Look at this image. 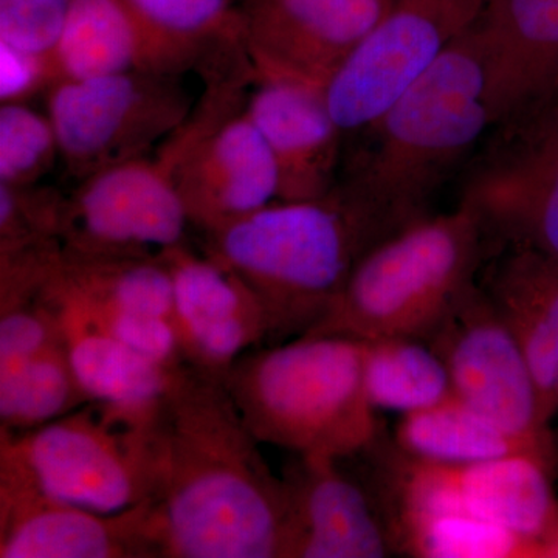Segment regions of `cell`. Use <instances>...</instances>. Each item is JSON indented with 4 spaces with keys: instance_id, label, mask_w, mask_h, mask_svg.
Returning <instances> with one entry per match:
<instances>
[{
    "instance_id": "1",
    "label": "cell",
    "mask_w": 558,
    "mask_h": 558,
    "mask_svg": "<svg viewBox=\"0 0 558 558\" xmlns=\"http://www.w3.org/2000/svg\"><path fill=\"white\" fill-rule=\"evenodd\" d=\"M156 433L161 558H284L288 486L222 379L186 363L175 368Z\"/></svg>"
},
{
    "instance_id": "2",
    "label": "cell",
    "mask_w": 558,
    "mask_h": 558,
    "mask_svg": "<svg viewBox=\"0 0 558 558\" xmlns=\"http://www.w3.org/2000/svg\"><path fill=\"white\" fill-rule=\"evenodd\" d=\"M494 124L473 25L363 131L368 142L339 183L402 229L428 215L440 186Z\"/></svg>"
},
{
    "instance_id": "3",
    "label": "cell",
    "mask_w": 558,
    "mask_h": 558,
    "mask_svg": "<svg viewBox=\"0 0 558 558\" xmlns=\"http://www.w3.org/2000/svg\"><path fill=\"white\" fill-rule=\"evenodd\" d=\"M343 185L312 201H277L215 233L204 252L259 296L270 336H303L339 299L363 256L399 231Z\"/></svg>"
},
{
    "instance_id": "4",
    "label": "cell",
    "mask_w": 558,
    "mask_h": 558,
    "mask_svg": "<svg viewBox=\"0 0 558 558\" xmlns=\"http://www.w3.org/2000/svg\"><path fill=\"white\" fill-rule=\"evenodd\" d=\"M363 355L360 340L300 336L245 352L222 380L260 444L296 457L354 458L379 439Z\"/></svg>"
},
{
    "instance_id": "5",
    "label": "cell",
    "mask_w": 558,
    "mask_h": 558,
    "mask_svg": "<svg viewBox=\"0 0 558 558\" xmlns=\"http://www.w3.org/2000/svg\"><path fill=\"white\" fill-rule=\"evenodd\" d=\"M488 250L464 205L414 220L363 256L339 299L303 336L427 341L478 284Z\"/></svg>"
},
{
    "instance_id": "6",
    "label": "cell",
    "mask_w": 558,
    "mask_h": 558,
    "mask_svg": "<svg viewBox=\"0 0 558 558\" xmlns=\"http://www.w3.org/2000/svg\"><path fill=\"white\" fill-rule=\"evenodd\" d=\"M156 422L87 402L43 427L0 428V462L50 497L95 512H124L159 494Z\"/></svg>"
},
{
    "instance_id": "7",
    "label": "cell",
    "mask_w": 558,
    "mask_h": 558,
    "mask_svg": "<svg viewBox=\"0 0 558 558\" xmlns=\"http://www.w3.org/2000/svg\"><path fill=\"white\" fill-rule=\"evenodd\" d=\"M381 465L376 499L385 523L409 513H462L520 535L542 558H558V502L543 459L513 454L447 464L395 447Z\"/></svg>"
},
{
    "instance_id": "8",
    "label": "cell",
    "mask_w": 558,
    "mask_h": 558,
    "mask_svg": "<svg viewBox=\"0 0 558 558\" xmlns=\"http://www.w3.org/2000/svg\"><path fill=\"white\" fill-rule=\"evenodd\" d=\"M183 76L135 70L51 84L46 112L70 179L78 183L159 148L196 106Z\"/></svg>"
},
{
    "instance_id": "9",
    "label": "cell",
    "mask_w": 558,
    "mask_h": 558,
    "mask_svg": "<svg viewBox=\"0 0 558 558\" xmlns=\"http://www.w3.org/2000/svg\"><path fill=\"white\" fill-rule=\"evenodd\" d=\"M179 128L183 153L175 183L191 227L215 233L279 199L277 161L245 112L250 76L222 73Z\"/></svg>"
},
{
    "instance_id": "10",
    "label": "cell",
    "mask_w": 558,
    "mask_h": 558,
    "mask_svg": "<svg viewBox=\"0 0 558 558\" xmlns=\"http://www.w3.org/2000/svg\"><path fill=\"white\" fill-rule=\"evenodd\" d=\"M494 128L470 161L459 205L490 247L558 256V98H539Z\"/></svg>"
},
{
    "instance_id": "11",
    "label": "cell",
    "mask_w": 558,
    "mask_h": 558,
    "mask_svg": "<svg viewBox=\"0 0 558 558\" xmlns=\"http://www.w3.org/2000/svg\"><path fill=\"white\" fill-rule=\"evenodd\" d=\"M178 135L148 154L81 180L68 196L61 244L84 256L145 258L183 244L190 226L175 171Z\"/></svg>"
},
{
    "instance_id": "12",
    "label": "cell",
    "mask_w": 558,
    "mask_h": 558,
    "mask_svg": "<svg viewBox=\"0 0 558 558\" xmlns=\"http://www.w3.org/2000/svg\"><path fill=\"white\" fill-rule=\"evenodd\" d=\"M486 0H392L325 86L343 134L363 132L478 22Z\"/></svg>"
},
{
    "instance_id": "13",
    "label": "cell",
    "mask_w": 558,
    "mask_h": 558,
    "mask_svg": "<svg viewBox=\"0 0 558 558\" xmlns=\"http://www.w3.org/2000/svg\"><path fill=\"white\" fill-rule=\"evenodd\" d=\"M427 343L446 363L458 399L510 433L550 440L527 360L480 282Z\"/></svg>"
},
{
    "instance_id": "14",
    "label": "cell",
    "mask_w": 558,
    "mask_h": 558,
    "mask_svg": "<svg viewBox=\"0 0 558 558\" xmlns=\"http://www.w3.org/2000/svg\"><path fill=\"white\" fill-rule=\"evenodd\" d=\"M154 502L95 512L0 462V558H161Z\"/></svg>"
},
{
    "instance_id": "15",
    "label": "cell",
    "mask_w": 558,
    "mask_h": 558,
    "mask_svg": "<svg viewBox=\"0 0 558 558\" xmlns=\"http://www.w3.org/2000/svg\"><path fill=\"white\" fill-rule=\"evenodd\" d=\"M392 0H247L244 47L259 75L325 89Z\"/></svg>"
},
{
    "instance_id": "16",
    "label": "cell",
    "mask_w": 558,
    "mask_h": 558,
    "mask_svg": "<svg viewBox=\"0 0 558 558\" xmlns=\"http://www.w3.org/2000/svg\"><path fill=\"white\" fill-rule=\"evenodd\" d=\"M160 258L172 282V326L183 362L223 379L231 365L271 333L259 296L229 267L186 242Z\"/></svg>"
},
{
    "instance_id": "17",
    "label": "cell",
    "mask_w": 558,
    "mask_h": 558,
    "mask_svg": "<svg viewBox=\"0 0 558 558\" xmlns=\"http://www.w3.org/2000/svg\"><path fill=\"white\" fill-rule=\"evenodd\" d=\"M244 108L277 161L278 201L319 199L339 185L344 134L323 87L255 73Z\"/></svg>"
},
{
    "instance_id": "18",
    "label": "cell",
    "mask_w": 558,
    "mask_h": 558,
    "mask_svg": "<svg viewBox=\"0 0 558 558\" xmlns=\"http://www.w3.org/2000/svg\"><path fill=\"white\" fill-rule=\"evenodd\" d=\"M329 457H299L286 472L284 558H384L391 538L376 497Z\"/></svg>"
},
{
    "instance_id": "19",
    "label": "cell",
    "mask_w": 558,
    "mask_h": 558,
    "mask_svg": "<svg viewBox=\"0 0 558 558\" xmlns=\"http://www.w3.org/2000/svg\"><path fill=\"white\" fill-rule=\"evenodd\" d=\"M475 27L495 124L548 97L558 76V0H486Z\"/></svg>"
},
{
    "instance_id": "20",
    "label": "cell",
    "mask_w": 558,
    "mask_h": 558,
    "mask_svg": "<svg viewBox=\"0 0 558 558\" xmlns=\"http://www.w3.org/2000/svg\"><path fill=\"white\" fill-rule=\"evenodd\" d=\"M40 299L57 314L70 365L90 402L140 421L157 418L174 369L165 368L126 347L95 322L53 278L47 282Z\"/></svg>"
},
{
    "instance_id": "21",
    "label": "cell",
    "mask_w": 558,
    "mask_h": 558,
    "mask_svg": "<svg viewBox=\"0 0 558 558\" xmlns=\"http://www.w3.org/2000/svg\"><path fill=\"white\" fill-rule=\"evenodd\" d=\"M483 289L519 341L546 422L558 409V256L508 247Z\"/></svg>"
},
{
    "instance_id": "22",
    "label": "cell",
    "mask_w": 558,
    "mask_h": 558,
    "mask_svg": "<svg viewBox=\"0 0 558 558\" xmlns=\"http://www.w3.org/2000/svg\"><path fill=\"white\" fill-rule=\"evenodd\" d=\"M53 83L116 73H186L183 58L160 43L121 0H73L50 54Z\"/></svg>"
},
{
    "instance_id": "23",
    "label": "cell",
    "mask_w": 558,
    "mask_h": 558,
    "mask_svg": "<svg viewBox=\"0 0 558 558\" xmlns=\"http://www.w3.org/2000/svg\"><path fill=\"white\" fill-rule=\"evenodd\" d=\"M395 442L410 457L447 464L529 454L553 465L550 440L510 433L454 395L429 409L402 414Z\"/></svg>"
},
{
    "instance_id": "24",
    "label": "cell",
    "mask_w": 558,
    "mask_h": 558,
    "mask_svg": "<svg viewBox=\"0 0 558 558\" xmlns=\"http://www.w3.org/2000/svg\"><path fill=\"white\" fill-rule=\"evenodd\" d=\"M146 31L202 75L230 64L244 47V11L234 0H121Z\"/></svg>"
},
{
    "instance_id": "25",
    "label": "cell",
    "mask_w": 558,
    "mask_h": 558,
    "mask_svg": "<svg viewBox=\"0 0 558 558\" xmlns=\"http://www.w3.org/2000/svg\"><path fill=\"white\" fill-rule=\"evenodd\" d=\"M53 279L94 310L156 315L172 322V282L160 255L112 258L62 248Z\"/></svg>"
},
{
    "instance_id": "26",
    "label": "cell",
    "mask_w": 558,
    "mask_h": 558,
    "mask_svg": "<svg viewBox=\"0 0 558 558\" xmlns=\"http://www.w3.org/2000/svg\"><path fill=\"white\" fill-rule=\"evenodd\" d=\"M363 343V380L374 410L409 414L453 396L449 369L427 341L389 337Z\"/></svg>"
},
{
    "instance_id": "27",
    "label": "cell",
    "mask_w": 558,
    "mask_h": 558,
    "mask_svg": "<svg viewBox=\"0 0 558 558\" xmlns=\"http://www.w3.org/2000/svg\"><path fill=\"white\" fill-rule=\"evenodd\" d=\"M87 402L64 343L0 368V428L43 427Z\"/></svg>"
},
{
    "instance_id": "28",
    "label": "cell",
    "mask_w": 558,
    "mask_h": 558,
    "mask_svg": "<svg viewBox=\"0 0 558 558\" xmlns=\"http://www.w3.org/2000/svg\"><path fill=\"white\" fill-rule=\"evenodd\" d=\"M396 553L418 558H542L508 529L462 513H409L387 523Z\"/></svg>"
},
{
    "instance_id": "29",
    "label": "cell",
    "mask_w": 558,
    "mask_h": 558,
    "mask_svg": "<svg viewBox=\"0 0 558 558\" xmlns=\"http://www.w3.org/2000/svg\"><path fill=\"white\" fill-rule=\"evenodd\" d=\"M61 161L57 132L47 116L27 101L0 105V183H43Z\"/></svg>"
},
{
    "instance_id": "30",
    "label": "cell",
    "mask_w": 558,
    "mask_h": 558,
    "mask_svg": "<svg viewBox=\"0 0 558 558\" xmlns=\"http://www.w3.org/2000/svg\"><path fill=\"white\" fill-rule=\"evenodd\" d=\"M68 194L53 186L0 183V253L61 242Z\"/></svg>"
},
{
    "instance_id": "31",
    "label": "cell",
    "mask_w": 558,
    "mask_h": 558,
    "mask_svg": "<svg viewBox=\"0 0 558 558\" xmlns=\"http://www.w3.org/2000/svg\"><path fill=\"white\" fill-rule=\"evenodd\" d=\"M73 0H0V46L49 58Z\"/></svg>"
},
{
    "instance_id": "32",
    "label": "cell",
    "mask_w": 558,
    "mask_h": 558,
    "mask_svg": "<svg viewBox=\"0 0 558 558\" xmlns=\"http://www.w3.org/2000/svg\"><path fill=\"white\" fill-rule=\"evenodd\" d=\"M58 344H62L60 323L46 300L0 312V368Z\"/></svg>"
},
{
    "instance_id": "33",
    "label": "cell",
    "mask_w": 558,
    "mask_h": 558,
    "mask_svg": "<svg viewBox=\"0 0 558 558\" xmlns=\"http://www.w3.org/2000/svg\"><path fill=\"white\" fill-rule=\"evenodd\" d=\"M548 97L558 98V76H557L556 83H554L553 90H550V94L548 95Z\"/></svg>"
}]
</instances>
